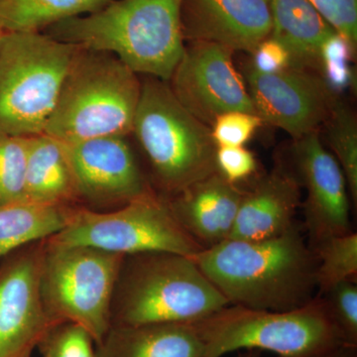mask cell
Returning a JSON list of instances; mask_svg holds the SVG:
<instances>
[{
    "label": "cell",
    "mask_w": 357,
    "mask_h": 357,
    "mask_svg": "<svg viewBox=\"0 0 357 357\" xmlns=\"http://www.w3.org/2000/svg\"><path fill=\"white\" fill-rule=\"evenodd\" d=\"M189 257L229 305L291 311L318 293V261L297 223L272 238L227 239Z\"/></svg>",
    "instance_id": "6da1fadb"
},
{
    "label": "cell",
    "mask_w": 357,
    "mask_h": 357,
    "mask_svg": "<svg viewBox=\"0 0 357 357\" xmlns=\"http://www.w3.org/2000/svg\"><path fill=\"white\" fill-rule=\"evenodd\" d=\"M182 0H112L100 10L43 33L64 43L109 52L137 75L168 82L184 53Z\"/></svg>",
    "instance_id": "7a4b0ae2"
},
{
    "label": "cell",
    "mask_w": 357,
    "mask_h": 357,
    "mask_svg": "<svg viewBox=\"0 0 357 357\" xmlns=\"http://www.w3.org/2000/svg\"><path fill=\"white\" fill-rule=\"evenodd\" d=\"M229 306L189 256L126 255L115 284L112 326L194 324Z\"/></svg>",
    "instance_id": "3957f363"
},
{
    "label": "cell",
    "mask_w": 357,
    "mask_h": 357,
    "mask_svg": "<svg viewBox=\"0 0 357 357\" xmlns=\"http://www.w3.org/2000/svg\"><path fill=\"white\" fill-rule=\"evenodd\" d=\"M140 96L139 75L116 56L79 47L44 133L63 143L128 137Z\"/></svg>",
    "instance_id": "277c9868"
},
{
    "label": "cell",
    "mask_w": 357,
    "mask_h": 357,
    "mask_svg": "<svg viewBox=\"0 0 357 357\" xmlns=\"http://www.w3.org/2000/svg\"><path fill=\"white\" fill-rule=\"evenodd\" d=\"M130 135L149 166L152 187L164 198L218 172L211 128L178 102L163 79H141Z\"/></svg>",
    "instance_id": "5b68a950"
},
{
    "label": "cell",
    "mask_w": 357,
    "mask_h": 357,
    "mask_svg": "<svg viewBox=\"0 0 357 357\" xmlns=\"http://www.w3.org/2000/svg\"><path fill=\"white\" fill-rule=\"evenodd\" d=\"M194 325L203 342V357H222L238 351L314 357L347 345L319 296L291 311L229 305Z\"/></svg>",
    "instance_id": "8992f818"
},
{
    "label": "cell",
    "mask_w": 357,
    "mask_h": 357,
    "mask_svg": "<svg viewBox=\"0 0 357 357\" xmlns=\"http://www.w3.org/2000/svg\"><path fill=\"white\" fill-rule=\"evenodd\" d=\"M79 47L43 32L9 33L0 47V133H44Z\"/></svg>",
    "instance_id": "52a82bcc"
},
{
    "label": "cell",
    "mask_w": 357,
    "mask_h": 357,
    "mask_svg": "<svg viewBox=\"0 0 357 357\" xmlns=\"http://www.w3.org/2000/svg\"><path fill=\"white\" fill-rule=\"evenodd\" d=\"M124 256L45 239L39 290L52 325L82 326L100 344L112 326V297Z\"/></svg>",
    "instance_id": "ba28073f"
},
{
    "label": "cell",
    "mask_w": 357,
    "mask_h": 357,
    "mask_svg": "<svg viewBox=\"0 0 357 357\" xmlns=\"http://www.w3.org/2000/svg\"><path fill=\"white\" fill-rule=\"evenodd\" d=\"M60 245H84L122 255L169 252L192 256L203 248L174 217L166 199L154 194L107 211L79 206L72 222L47 238Z\"/></svg>",
    "instance_id": "9c48e42d"
},
{
    "label": "cell",
    "mask_w": 357,
    "mask_h": 357,
    "mask_svg": "<svg viewBox=\"0 0 357 357\" xmlns=\"http://www.w3.org/2000/svg\"><path fill=\"white\" fill-rule=\"evenodd\" d=\"M63 146L74 178L77 202L83 208L112 211L157 194L128 137L107 136L63 143Z\"/></svg>",
    "instance_id": "30bf717a"
},
{
    "label": "cell",
    "mask_w": 357,
    "mask_h": 357,
    "mask_svg": "<svg viewBox=\"0 0 357 357\" xmlns=\"http://www.w3.org/2000/svg\"><path fill=\"white\" fill-rule=\"evenodd\" d=\"M234 51L208 42H187L168 84L178 102L211 128L230 112L255 114L244 77L234 62Z\"/></svg>",
    "instance_id": "8fae6325"
},
{
    "label": "cell",
    "mask_w": 357,
    "mask_h": 357,
    "mask_svg": "<svg viewBox=\"0 0 357 357\" xmlns=\"http://www.w3.org/2000/svg\"><path fill=\"white\" fill-rule=\"evenodd\" d=\"M243 77L255 114L294 140L321 130L337 96L321 75L309 70L288 68L263 74L248 65Z\"/></svg>",
    "instance_id": "7c38bea8"
},
{
    "label": "cell",
    "mask_w": 357,
    "mask_h": 357,
    "mask_svg": "<svg viewBox=\"0 0 357 357\" xmlns=\"http://www.w3.org/2000/svg\"><path fill=\"white\" fill-rule=\"evenodd\" d=\"M44 241L22 246L0 260V357L32 354L54 328L40 297Z\"/></svg>",
    "instance_id": "4fadbf2b"
},
{
    "label": "cell",
    "mask_w": 357,
    "mask_h": 357,
    "mask_svg": "<svg viewBox=\"0 0 357 357\" xmlns=\"http://www.w3.org/2000/svg\"><path fill=\"white\" fill-rule=\"evenodd\" d=\"M293 171L307 191L305 227L310 246L354 231L349 188L340 164L321 142L319 131L294 140Z\"/></svg>",
    "instance_id": "5bb4252c"
},
{
    "label": "cell",
    "mask_w": 357,
    "mask_h": 357,
    "mask_svg": "<svg viewBox=\"0 0 357 357\" xmlns=\"http://www.w3.org/2000/svg\"><path fill=\"white\" fill-rule=\"evenodd\" d=\"M181 25L185 42H208L252 53L271 33L270 1L182 0Z\"/></svg>",
    "instance_id": "9a60e30c"
},
{
    "label": "cell",
    "mask_w": 357,
    "mask_h": 357,
    "mask_svg": "<svg viewBox=\"0 0 357 357\" xmlns=\"http://www.w3.org/2000/svg\"><path fill=\"white\" fill-rule=\"evenodd\" d=\"M299 180L292 167L278 163L244 191L229 238L263 241L280 236L295 225L301 206Z\"/></svg>",
    "instance_id": "2e32d148"
},
{
    "label": "cell",
    "mask_w": 357,
    "mask_h": 357,
    "mask_svg": "<svg viewBox=\"0 0 357 357\" xmlns=\"http://www.w3.org/2000/svg\"><path fill=\"white\" fill-rule=\"evenodd\" d=\"M244 191L217 172L165 199L181 227L204 249L229 238Z\"/></svg>",
    "instance_id": "e0dca14e"
},
{
    "label": "cell",
    "mask_w": 357,
    "mask_h": 357,
    "mask_svg": "<svg viewBox=\"0 0 357 357\" xmlns=\"http://www.w3.org/2000/svg\"><path fill=\"white\" fill-rule=\"evenodd\" d=\"M270 36L290 57L291 68L319 74L321 47L335 31L310 0H269Z\"/></svg>",
    "instance_id": "ac0fdd59"
},
{
    "label": "cell",
    "mask_w": 357,
    "mask_h": 357,
    "mask_svg": "<svg viewBox=\"0 0 357 357\" xmlns=\"http://www.w3.org/2000/svg\"><path fill=\"white\" fill-rule=\"evenodd\" d=\"M194 324L112 326L96 357H203Z\"/></svg>",
    "instance_id": "d6986e66"
},
{
    "label": "cell",
    "mask_w": 357,
    "mask_h": 357,
    "mask_svg": "<svg viewBox=\"0 0 357 357\" xmlns=\"http://www.w3.org/2000/svg\"><path fill=\"white\" fill-rule=\"evenodd\" d=\"M25 201L79 206L63 143L45 133L27 137Z\"/></svg>",
    "instance_id": "ffe728a7"
},
{
    "label": "cell",
    "mask_w": 357,
    "mask_h": 357,
    "mask_svg": "<svg viewBox=\"0 0 357 357\" xmlns=\"http://www.w3.org/2000/svg\"><path fill=\"white\" fill-rule=\"evenodd\" d=\"M79 206L26 201L0 204V260L16 249L57 234L70 225Z\"/></svg>",
    "instance_id": "44dd1931"
},
{
    "label": "cell",
    "mask_w": 357,
    "mask_h": 357,
    "mask_svg": "<svg viewBox=\"0 0 357 357\" xmlns=\"http://www.w3.org/2000/svg\"><path fill=\"white\" fill-rule=\"evenodd\" d=\"M112 0H0V32H43L70 18L100 10Z\"/></svg>",
    "instance_id": "7402d4cb"
},
{
    "label": "cell",
    "mask_w": 357,
    "mask_h": 357,
    "mask_svg": "<svg viewBox=\"0 0 357 357\" xmlns=\"http://www.w3.org/2000/svg\"><path fill=\"white\" fill-rule=\"evenodd\" d=\"M347 180L349 196L357 202V119L354 109L337 96L321 130Z\"/></svg>",
    "instance_id": "603a6c76"
},
{
    "label": "cell",
    "mask_w": 357,
    "mask_h": 357,
    "mask_svg": "<svg viewBox=\"0 0 357 357\" xmlns=\"http://www.w3.org/2000/svg\"><path fill=\"white\" fill-rule=\"evenodd\" d=\"M312 249L318 261L317 296L326 292L340 282L356 281V232L328 237L312 245Z\"/></svg>",
    "instance_id": "cb8c5ba5"
},
{
    "label": "cell",
    "mask_w": 357,
    "mask_h": 357,
    "mask_svg": "<svg viewBox=\"0 0 357 357\" xmlns=\"http://www.w3.org/2000/svg\"><path fill=\"white\" fill-rule=\"evenodd\" d=\"M27 137L0 133V204L25 201Z\"/></svg>",
    "instance_id": "d4e9b609"
},
{
    "label": "cell",
    "mask_w": 357,
    "mask_h": 357,
    "mask_svg": "<svg viewBox=\"0 0 357 357\" xmlns=\"http://www.w3.org/2000/svg\"><path fill=\"white\" fill-rule=\"evenodd\" d=\"M347 347H357L356 281L340 282L319 295Z\"/></svg>",
    "instance_id": "484cf974"
},
{
    "label": "cell",
    "mask_w": 357,
    "mask_h": 357,
    "mask_svg": "<svg viewBox=\"0 0 357 357\" xmlns=\"http://www.w3.org/2000/svg\"><path fill=\"white\" fill-rule=\"evenodd\" d=\"M356 53L338 33L326 40L319 57V75L333 93L344 91L354 84L351 62Z\"/></svg>",
    "instance_id": "4316f807"
},
{
    "label": "cell",
    "mask_w": 357,
    "mask_h": 357,
    "mask_svg": "<svg viewBox=\"0 0 357 357\" xmlns=\"http://www.w3.org/2000/svg\"><path fill=\"white\" fill-rule=\"evenodd\" d=\"M42 357H96V345L82 326L72 323L52 328L37 345Z\"/></svg>",
    "instance_id": "83f0119b"
},
{
    "label": "cell",
    "mask_w": 357,
    "mask_h": 357,
    "mask_svg": "<svg viewBox=\"0 0 357 357\" xmlns=\"http://www.w3.org/2000/svg\"><path fill=\"white\" fill-rule=\"evenodd\" d=\"M263 124L255 114L230 112L218 116L211 126V136L220 146H244Z\"/></svg>",
    "instance_id": "f1b7e54d"
},
{
    "label": "cell",
    "mask_w": 357,
    "mask_h": 357,
    "mask_svg": "<svg viewBox=\"0 0 357 357\" xmlns=\"http://www.w3.org/2000/svg\"><path fill=\"white\" fill-rule=\"evenodd\" d=\"M335 31L357 51V0H310Z\"/></svg>",
    "instance_id": "f546056e"
},
{
    "label": "cell",
    "mask_w": 357,
    "mask_h": 357,
    "mask_svg": "<svg viewBox=\"0 0 357 357\" xmlns=\"http://www.w3.org/2000/svg\"><path fill=\"white\" fill-rule=\"evenodd\" d=\"M218 172L225 180L238 184L255 175L257 161L252 152L244 146H220L215 152Z\"/></svg>",
    "instance_id": "4dcf8cb0"
},
{
    "label": "cell",
    "mask_w": 357,
    "mask_h": 357,
    "mask_svg": "<svg viewBox=\"0 0 357 357\" xmlns=\"http://www.w3.org/2000/svg\"><path fill=\"white\" fill-rule=\"evenodd\" d=\"M249 66L256 72L274 74L291 68L288 52L276 40L268 37L252 52Z\"/></svg>",
    "instance_id": "1f68e13d"
},
{
    "label": "cell",
    "mask_w": 357,
    "mask_h": 357,
    "mask_svg": "<svg viewBox=\"0 0 357 357\" xmlns=\"http://www.w3.org/2000/svg\"><path fill=\"white\" fill-rule=\"evenodd\" d=\"M314 357H357V347L344 345V347H337L333 351Z\"/></svg>",
    "instance_id": "d6a6232c"
},
{
    "label": "cell",
    "mask_w": 357,
    "mask_h": 357,
    "mask_svg": "<svg viewBox=\"0 0 357 357\" xmlns=\"http://www.w3.org/2000/svg\"><path fill=\"white\" fill-rule=\"evenodd\" d=\"M237 357H260V351H243Z\"/></svg>",
    "instance_id": "836d02e7"
},
{
    "label": "cell",
    "mask_w": 357,
    "mask_h": 357,
    "mask_svg": "<svg viewBox=\"0 0 357 357\" xmlns=\"http://www.w3.org/2000/svg\"><path fill=\"white\" fill-rule=\"evenodd\" d=\"M4 33L0 32V47H1L2 40H3Z\"/></svg>",
    "instance_id": "e575fe53"
},
{
    "label": "cell",
    "mask_w": 357,
    "mask_h": 357,
    "mask_svg": "<svg viewBox=\"0 0 357 357\" xmlns=\"http://www.w3.org/2000/svg\"><path fill=\"white\" fill-rule=\"evenodd\" d=\"M24 357H32V354H27V356H25Z\"/></svg>",
    "instance_id": "d590c367"
}]
</instances>
